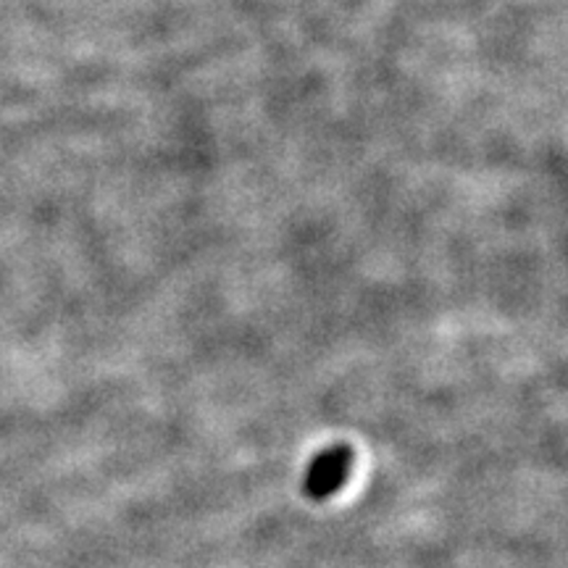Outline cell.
Segmentation results:
<instances>
[{"label":"cell","instance_id":"cell-1","mask_svg":"<svg viewBox=\"0 0 568 568\" xmlns=\"http://www.w3.org/2000/svg\"><path fill=\"white\" fill-rule=\"evenodd\" d=\"M347 471V458L345 450H332L329 458H318L316 466L311 468V477H308V489L311 495H326L332 489L339 487Z\"/></svg>","mask_w":568,"mask_h":568}]
</instances>
